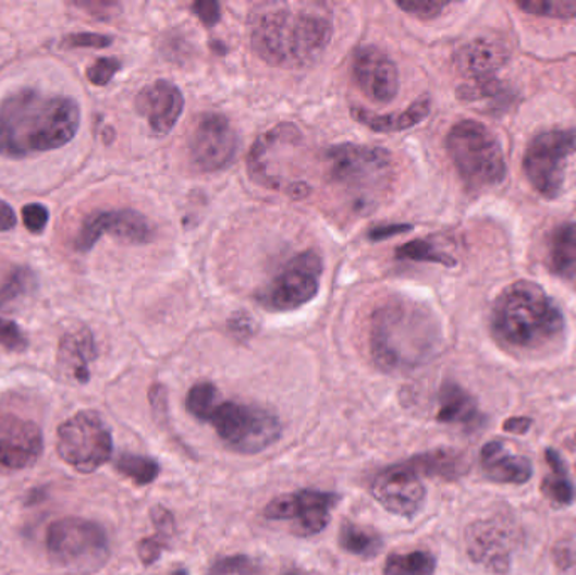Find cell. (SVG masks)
Masks as SVG:
<instances>
[{
	"instance_id": "obj_1",
	"label": "cell",
	"mask_w": 576,
	"mask_h": 575,
	"mask_svg": "<svg viewBox=\"0 0 576 575\" xmlns=\"http://www.w3.org/2000/svg\"><path fill=\"white\" fill-rule=\"evenodd\" d=\"M79 105L70 97L23 88L0 101V156L26 159L70 144L79 129Z\"/></svg>"
},
{
	"instance_id": "obj_2",
	"label": "cell",
	"mask_w": 576,
	"mask_h": 575,
	"mask_svg": "<svg viewBox=\"0 0 576 575\" xmlns=\"http://www.w3.org/2000/svg\"><path fill=\"white\" fill-rule=\"evenodd\" d=\"M334 24L322 4H273L252 23V48L265 63L285 70L316 64L329 48Z\"/></svg>"
},
{
	"instance_id": "obj_3",
	"label": "cell",
	"mask_w": 576,
	"mask_h": 575,
	"mask_svg": "<svg viewBox=\"0 0 576 575\" xmlns=\"http://www.w3.org/2000/svg\"><path fill=\"white\" fill-rule=\"evenodd\" d=\"M440 326L424 304L391 297L376 307L369 321V353L381 371L412 370L436 355Z\"/></svg>"
},
{
	"instance_id": "obj_4",
	"label": "cell",
	"mask_w": 576,
	"mask_h": 575,
	"mask_svg": "<svg viewBox=\"0 0 576 575\" xmlns=\"http://www.w3.org/2000/svg\"><path fill=\"white\" fill-rule=\"evenodd\" d=\"M491 331L495 341L511 352H539L562 338L565 318L538 284L517 281L498 295Z\"/></svg>"
},
{
	"instance_id": "obj_5",
	"label": "cell",
	"mask_w": 576,
	"mask_h": 575,
	"mask_svg": "<svg viewBox=\"0 0 576 575\" xmlns=\"http://www.w3.org/2000/svg\"><path fill=\"white\" fill-rule=\"evenodd\" d=\"M329 184L341 189L354 206L376 203L394 176L390 150L363 144H338L323 152Z\"/></svg>"
},
{
	"instance_id": "obj_6",
	"label": "cell",
	"mask_w": 576,
	"mask_h": 575,
	"mask_svg": "<svg viewBox=\"0 0 576 575\" xmlns=\"http://www.w3.org/2000/svg\"><path fill=\"white\" fill-rule=\"evenodd\" d=\"M446 152L469 189L498 186L506 178V159L498 137L476 120H461L446 134Z\"/></svg>"
},
{
	"instance_id": "obj_7",
	"label": "cell",
	"mask_w": 576,
	"mask_h": 575,
	"mask_svg": "<svg viewBox=\"0 0 576 575\" xmlns=\"http://www.w3.org/2000/svg\"><path fill=\"white\" fill-rule=\"evenodd\" d=\"M49 561L66 575H94L110 559V542L101 525L85 518H61L46 535Z\"/></svg>"
},
{
	"instance_id": "obj_8",
	"label": "cell",
	"mask_w": 576,
	"mask_h": 575,
	"mask_svg": "<svg viewBox=\"0 0 576 575\" xmlns=\"http://www.w3.org/2000/svg\"><path fill=\"white\" fill-rule=\"evenodd\" d=\"M205 423L212 424L221 442L240 454H258L275 444L282 433V424L273 412L238 402L218 400Z\"/></svg>"
},
{
	"instance_id": "obj_9",
	"label": "cell",
	"mask_w": 576,
	"mask_h": 575,
	"mask_svg": "<svg viewBox=\"0 0 576 575\" xmlns=\"http://www.w3.org/2000/svg\"><path fill=\"white\" fill-rule=\"evenodd\" d=\"M57 448L64 463L89 475L112 457V432L97 412L82 411L61 424Z\"/></svg>"
},
{
	"instance_id": "obj_10",
	"label": "cell",
	"mask_w": 576,
	"mask_h": 575,
	"mask_svg": "<svg viewBox=\"0 0 576 575\" xmlns=\"http://www.w3.org/2000/svg\"><path fill=\"white\" fill-rule=\"evenodd\" d=\"M576 152V129L539 132L529 140L523 169L529 184L547 199L562 195L568 157Z\"/></svg>"
},
{
	"instance_id": "obj_11",
	"label": "cell",
	"mask_w": 576,
	"mask_h": 575,
	"mask_svg": "<svg viewBox=\"0 0 576 575\" xmlns=\"http://www.w3.org/2000/svg\"><path fill=\"white\" fill-rule=\"evenodd\" d=\"M322 272L320 255L316 250L302 252L260 292L258 303L272 313L301 309L319 294Z\"/></svg>"
},
{
	"instance_id": "obj_12",
	"label": "cell",
	"mask_w": 576,
	"mask_h": 575,
	"mask_svg": "<svg viewBox=\"0 0 576 575\" xmlns=\"http://www.w3.org/2000/svg\"><path fill=\"white\" fill-rule=\"evenodd\" d=\"M238 135L223 113H203L189 137V161L205 174L230 168L238 154Z\"/></svg>"
},
{
	"instance_id": "obj_13",
	"label": "cell",
	"mask_w": 576,
	"mask_h": 575,
	"mask_svg": "<svg viewBox=\"0 0 576 575\" xmlns=\"http://www.w3.org/2000/svg\"><path fill=\"white\" fill-rule=\"evenodd\" d=\"M341 497L328 491L302 490L273 498L265 506L264 516L272 522H289L298 535L310 537L326 530L331 512Z\"/></svg>"
},
{
	"instance_id": "obj_14",
	"label": "cell",
	"mask_w": 576,
	"mask_h": 575,
	"mask_svg": "<svg viewBox=\"0 0 576 575\" xmlns=\"http://www.w3.org/2000/svg\"><path fill=\"white\" fill-rule=\"evenodd\" d=\"M103 235L115 236L134 245H147L156 236V229L146 215L131 208L103 209L88 215L76 233V252L91 250Z\"/></svg>"
},
{
	"instance_id": "obj_15",
	"label": "cell",
	"mask_w": 576,
	"mask_h": 575,
	"mask_svg": "<svg viewBox=\"0 0 576 575\" xmlns=\"http://www.w3.org/2000/svg\"><path fill=\"white\" fill-rule=\"evenodd\" d=\"M302 134L294 124H280L261 134L246 157V171L258 186L285 191V159L289 149L301 140Z\"/></svg>"
},
{
	"instance_id": "obj_16",
	"label": "cell",
	"mask_w": 576,
	"mask_h": 575,
	"mask_svg": "<svg viewBox=\"0 0 576 575\" xmlns=\"http://www.w3.org/2000/svg\"><path fill=\"white\" fill-rule=\"evenodd\" d=\"M371 494L387 512L409 519L424 509L427 488L408 464L400 463L375 476Z\"/></svg>"
},
{
	"instance_id": "obj_17",
	"label": "cell",
	"mask_w": 576,
	"mask_h": 575,
	"mask_svg": "<svg viewBox=\"0 0 576 575\" xmlns=\"http://www.w3.org/2000/svg\"><path fill=\"white\" fill-rule=\"evenodd\" d=\"M351 75L359 91L372 103L388 105L399 97V66L383 49L376 46L357 48L351 61Z\"/></svg>"
},
{
	"instance_id": "obj_18",
	"label": "cell",
	"mask_w": 576,
	"mask_h": 575,
	"mask_svg": "<svg viewBox=\"0 0 576 575\" xmlns=\"http://www.w3.org/2000/svg\"><path fill=\"white\" fill-rule=\"evenodd\" d=\"M514 534L502 519H477L465 530V549L476 564L494 574L511 568Z\"/></svg>"
},
{
	"instance_id": "obj_19",
	"label": "cell",
	"mask_w": 576,
	"mask_h": 575,
	"mask_svg": "<svg viewBox=\"0 0 576 575\" xmlns=\"http://www.w3.org/2000/svg\"><path fill=\"white\" fill-rule=\"evenodd\" d=\"M45 438L38 424L17 415H0V466L20 470L41 457Z\"/></svg>"
},
{
	"instance_id": "obj_20",
	"label": "cell",
	"mask_w": 576,
	"mask_h": 575,
	"mask_svg": "<svg viewBox=\"0 0 576 575\" xmlns=\"http://www.w3.org/2000/svg\"><path fill=\"white\" fill-rule=\"evenodd\" d=\"M135 109L149 122L157 137H164L177 125L184 112V95L175 83L157 79L144 86L135 98Z\"/></svg>"
},
{
	"instance_id": "obj_21",
	"label": "cell",
	"mask_w": 576,
	"mask_h": 575,
	"mask_svg": "<svg viewBox=\"0 0 576 575\" xmlns=\"http://www.w3.org/2000/svg\"><path fill=\"white\" fill-rule=\"evenodd\" d=\"M510 60L506 48L494 39L479 38L455 52V68L465 78L464 85L495 82V73Z\"/></svg>"
},
{
	"instance_id": "obj_22",
	"label": "cell",
	"mask_w": 576,
	"mask_h": 575,
	"mask_svg": "<svg viewBox=\"0 0 576 575\" xmlns=\"http://www.w3.org/2000/svg\"><path fill=\"white\" fill-rule=\"evenodd\" d=\"M97 359V344L94 334L85 326L71 329L61 338L58 347V366L66 380L79 386L88 383L91 377L89 366Z\"/></svg>"
},
{
	"instance_id": "obj_23",
	"label": "cell",
	"mask_w": 576,
	"mask_h": 575,
	"mask_svg": "<svg viewBox=\"0 0 576 575\" xmlns=\"http://www.w3.org/2000/svg\"><path fill=\"white\" fill-rule=\"evenodd\" d=\"M480 469L486 478L501 485H525L535 473L528 457L513 454L499 439L480 449Z\"/></svg>"
},
{
	"instance_id": "obj_24",
	"label": "cell",
	"mask_w": 576,
	"mask_h": 575,
	"mask_svg": "<svg viewBox=\"0 0 576 575\" xmlns=\"http://www.w3.org/2000/svg\"><path fill=\"white\" fill-rule=\"evenodd\" d=\"M430 112L431 100L427 95H421L399 113H375L363 107H351V117L354 122L378 134H399V132L409 131L420 125Z\"/></svg>"
},
{
	"instance_id": "obj_25",
	"label": "cell",
	"mask_w": 576,
	"mask_h": 575,
	"mask_svg": "<svg viewBox=\"0 0 576 575\" xmlns=\"http://www.w3.org/2000/svg\"><path fill=\"white\" fill-rule=\"evenodd\" d=\"M477 400L455 381H445L439 392V412L437 420L450 426L474 429L482 424Z\"/></svg>"
},
{
	"instance_id": "obj_26",
	"label": "cell",
	"mask_w": 576,
	"mask_h": 575,
	"mask_svg": "<svg viewBox=\"0 0 576 575\" xmlns=\"http://www.w3.org/2000/svg\"><path fill=\"white\" fill-rule=\"evenodd\" d=\"M405 463L418 476L446 479V481L462 478L469 469L467 457L455 449H436V451L421 452L417 456L409 457Z\"/></svg>"
},
{
	"instance_id": "obj_27",
	"label": "cell",
	"mask_w": 576,
	"mask_h": 575,
	"mask_svg": "<svg viewBox=\"0 0 576 575\" xmlns=\"http://www.w3.org/2000/svg\"><path fill=\"white\" fill-rule=\"evenodd\" d=\"M548 267L554 276L576 281V221L557 224L548 240Z\"/></svg>"
},
{
	"instance_id": "obj_28",
	"label": "cell",
	"mask_w": 576,
	"mask_h": 575,
	"mask_svg": "<svg viewBox=\"0 0 576 575\" xmlns=\"http://www.w3.org/2000/svg\"><path fill=\"white\" fill-rule=\"evenodd\" d=\"M548 466H550V475L541 482V491L551 503L557 506H569L575 503L576 488L569 479L568 469H566L565 461L560 456V452L554 449H547L544 452Z\"/></svg>"
},
{
	"instance_id": "obj_29",
	"label": "cell",
	"mask_w": 576,
	"mask_h": 575,
	"mask_svg": "<svg viewBox=\"0 0 576 575\" xmlns=\"http://www.w3.org/2000/svg\"><path fill=\"white\" fill-rule=\"evenodd\" d=\"M339 546L353 555L372 559L383 550V538L376 531L359 527L356 523L344 522L339 530Z\"/></svg>"
},
{
	"instance_id": "obj_30",
	"label": "cell",
	"mask_w": 576,
	"mask_h": 575,
	"mask_svg": "<svg viewBox=\"0 0 576 575\" xmlns=\"http://www.w3.org/2000/svg\"><path fill=\"white\" fill-rule=\"evenodd\" d=\"M437 559L425 550L409 553H393L384 562L383 575H433Z\"/></svg>"
},
{
	"instance_id": "obj_31",
	"label": "cell",
	"mask_w": 576,
	"mask_h": 575,
	"mask_svg": "<svg viewBox=\"0 0 576 575\" xmlns=\"http://www.w3.org/2000/svg\"><path fill=\"white\" fill-rule=\"evenodd\" d=\"M38 289V276L29 267H15L0 285V309L20 303Z\"/></svg>"
},
{
	"instance_id": "obj_32",
	"label": "cell",
	"mask_w": 576,
	"mask_h": 575,
	"mask_svg": "<svg viewBox=\"0 0 576 575\" xmlns=\"http://www.w3.org/2000/svg\"><path fill=\"white\" fill-rule=\"evenodd\" d=\"M394 257L399 260L425 261V264H439L443 267L457 266V260L452 255L440 250L430 240H412L405 245H400L394 250Z\"/></svg>"
},
{
	"instance_id": "obj_33",
	"label": "cell",
	"mask_w": 576,
	"mask_h": 575,
	"mask_svg": "<svg viewBox=\"0 0 576 575\" xmlns=\"http://www.w3.org/2000/svg\"><path fill=\"white\" fill-rule=\"evenodd\" d=\"M117 470L125 478L132 479L135 485L147 486L156 481L160 473L159 463L152 457L138 456V454H122L115 461Z\"/></svg>"
},
{
	"instance_id": "obj_34",
	"label": "cell",
	"mask_w": 576,
	"mask_h": 575,
	"mask_svg": "<svg viewBox=\"0 0 576 575\" xmlns=\"http://www.w3.org/2000/svg\"><path fill=\"white\" fill-rule=\"evenodd\" d=\"M520 11L539 17H553V20H573L576 17V0H526L516 2Z\"/></svg>"
},
{
	"instance_id": "obj_35",
	"label": "cell",
	"mask_w": 576,
	"mask_h": 575,
	"mask_svg": "<svg viewBox=\"0 0 576 575\" xmlns=\"http://www.w3.org/2000/svg\"><path fill=\"white\" fill-rule=\"evenodd\" d=\"M220 399V392L209 381H201L196 383L193 389L189 390L186 396V408L194 418L205 423L209 412L215 407L216 402Z\"/></svg>"
},
{
	"instance_id": "obj_36",
	"label": "cell",
	"mask_w": 576,
	"mask_h": 575,
	"mask_svg": "<svg viewBox=\"0 0 576 575\" xmlns=\"http://www.w3.org/2000/svg\"><path fill=\"white\" fill-rule=\"evenodd\" d=\"M261 564L248 555L221 556L209 567L206 575H257Z\"/></svg>"
},
{
	"instance_id": "obj_37",
	"label": "cell",
	"mask_w": 576,
	"mask_h": 575,
	"mask_svg": "<svg viewBox=\"0 0 576 575\" xmlns=\"http://www.w3.org/2000/svg\"><path fill=\"white\" fill-rule=\"evenodd\" d=\"M27 344L29 341L17 322L0 318V346L8 352L23 353L26 352Z\"/></svg>"
},
{
	"instance_id": "obj_38",
	"label": "cell",
	"mask_w": 576,
	"mask_h": 575,
	"mask_svg": "<svg viewBox=\"0 0 576 575\" xmlns=\"http://www.w3.org/2000/svg\"><path fill=\"white\" fill-rule=\"evenodd\" d=\"M122 63L117 58H98L91 66L86 70V78L91 85L107 86L112 82L113 76L120 72Z\"/></svg>"
},
{
	"instance_id": "obj_39",
	"label": "cell",
	"mask_w": 576,
	"mask_h": 575,
	"mask_svg": "<svg viewBox=\"0 0 576 575\" xmlns=\"http://www.w3.org/2000/svg\"><path fill=\"white\" fill-rule=\"evenodd\" d=\"M113 39L110 36L98 33H73L68 34L61 45L64 48H89V49H105L112 46Z\"/></svg>"
},
{
	"instance_id": "obj_40",
	"label": "cell",
	"mask_w": 576,
	"mask_h": 575,
	"mask_svg": "<svg viewBox=\"0 0 576 575\" xmlns=\"http://www.w3.org/2000/svg\"><path fill=\"white\" fill-rule=\"evenodd\" d=\"M24 227L34 235L45 232L49 223V209L41 203H30L23 208Z\"/></svg>"
},
{
	"instance_id": "obj_41",
	"label": "cell",
	"mask_w": 576,
	"mask_h": 575,
	"mask_svg": "<svg viewBox=\"0 0 576 575\" xmlns=\"http://www.w3.org/2000/svg\"><path fill=\"white\" fill-rule=\"evenodd\" d=\"M396 8L418 20L430 21L439 17L446 4L442 2H396Z\"/></svg>"
},
{
	"instance_id": "obj_42",
	"label": "cell",
	"mask_w": 576,
	"mask_h": 575,
	"mask_svg": "<svg viewBox=\"0 0 576 575\" xmlns=\"http://www.w3.org/2000/svg\"><path fill=\"white\" fill-rule=\"evenodd\" d=\"M191 9L205 26L212 27L220 23L221 5L215 0H199V2H194Z\"/></svg>"
},
{
	"instance_id": "obj_43",
	"label": "cell",
	"mask_w": 576,
	"mask_h": 575,
	"mask_svg": "<svg viewBox=\"0 0 576 575\" xmlns=\"http://www.w3.org/2000/svg\"><path fill=\"white\" fill-rule=\"evenodd\" d=\"M150 515H152L157 537L162 538L166 542L168 537H172V534H174V516H172V513L168 512V510L162 509V506H154Z\"/></svg>"
},
{
	"instance_id": "obj_44",
	"label": "cell",
	"mask_w": 576,
	"mask_h": 575,
	"mask_svg": "<svg viewBox=\"0 0 576 575\" xmlns=\"http://www.w3.org/2000/svg\"><path fill=\"white\" fill-rule=\"evenodd\" d=\"M168 543L159 537L144 538L140 543H138V556L140 561L146 565L154 564V562L159 561L160 553L166 549Z\"/></svg>"
},
{
	"instance_id": "obj_45",
	"label": "cell",
	"mask_w": 576,
	"mask_h": 575,
	"mask_svg": "<svg viewBox=\"0 0 576 575\" xmlns=\"http://www.w3.org/2000/svg\"><path fill=\"white\" fill-rule=\"evenodd\" d=\"M412 230L413 227L408 223L380 224V227H375V229L369 230L368 238L371 242H383V240L403 235V233L412 232Z\"/></svg>"
},
{
	"instance_id": "obj_46",
	"label": "cell",
	"mask_w": 576,
	"mask_h": 575,
	"mask_svg": "<svg viewBox=\"0 0 576 575\" xmlns=\"http://www.w3.org/2000/svg\"><path fill=\"white\" fill-rule=\"evenodd\" d=\"M17 224V217L15 211L9 203L0 199V233L11 232Z\"/></svg>"
},
{
	"instance_id": "obj_47",
	"label": "cell",
	"mask_w": 576,
	"mask_h": 575,
	"mask_svg": "<svg viewBox=\"0 0 576 575\" xmlns=\"http://www.w3.org/2000/svg\"><path fill=\"white\" fill-rule=\"evenodd\" d=\"M255 322L252 321V318L249 316H245V314H238V316H235V318L231 319L230 321V329L231 333L235 334V337H249L252 334V328H254Z\"/></svg>"
},
{
	"instance_id": "obj_48",
	"label": "cell",
	"mask_w": 576,
	"mask_h": 575,
	"mask_svg": "<svg viewBox=\"0 0 576 575\" xmlns=\"http://www.w3.org/2000/svg\"><path fill=\"white\" fill-rule=\"evenodd\" d=\"M532 420L529 417H511L504 423V430L506 432L516 433V436H523V433L529 432L531 429Z\"/></svg>"
},
{
	"instance_id": "obj_49",
	"label": "cell",
	"mask_w": 576,
	"mask_h": 575,
	"mask_svg": "<svg viewBox=\"0 0 576 575\" xmlns=\"http://www.w3.org/2000/svg\"><path fill=\"white\" fill-rule=\"evenodd\" d=\"M280 575H310L309 572L302 571V568L297 567H289L285 568V571L282 572Z\"/></svg>"
},
{
	"instance_id": "obj_50",
	"label": "cell",
	"mask_w": 576,
	"mask_h": 575,
	"mask_svg": "<svg viewBox=\"0 0 576 575\" xmlns=\"http://www.w3.org/2000/svg\"><path fill=\"white\" fill-rule=\"evenodd\" d=\"M175 575H187L186 572H175Z\"/></svg>"
},
{
	"instance_id": "obj_51",
	"label": "cell",
	"mask_w": 576,
	"mask_h": 575,
	"mask_svg": "<svg viewBox=\"0 0 576 575\" xmlns=\"http://www.w3.org/2000/svg\"><path fill=\"white\" fill-rule=\"evenodd\" d=\"M575 441H576V433H575Z\"/></svg>"
}]
</instances>
